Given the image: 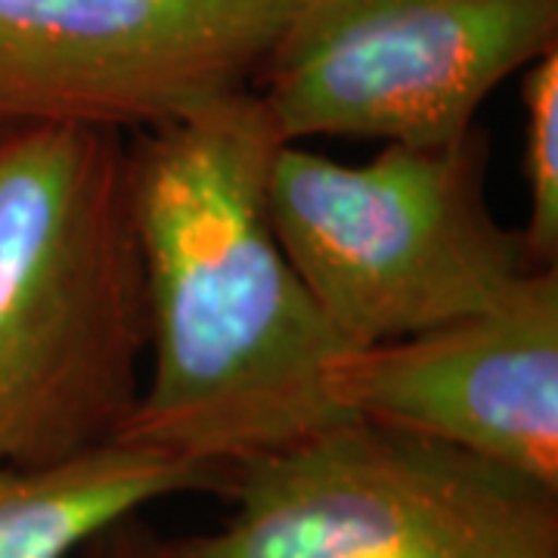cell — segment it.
<instances>
[{
	"instance_id": "6da1fadb",
	"label": "cell",
	"mask_w": 558,
	"mask_h": 558,
	"mask_svg": "<svg viewBox=\"0 0 558 558\" xmlns=\"http://www.w3.org/2000/svg\"><path fill=\"white\" fill-rule=\"evenodd\" d=\"M282 137L255 87L128 137L153 369L116 444L208 469L341 418V351L277 240L267 178Z\"/></svg>"
},
{
	"instance_id": "7a4b0ae2",
	"label": "cell",
	"mask_w": 558,
	"mask_h": 558,
	"mask_svg": "<svg viewBox=\"0 0 558 558\" xmlns=\"http://www.w3.org/2000/svg\"><path fill=\"white\" fill-rule=\"evenodd\" d=\"M146 354L128 137L0 131V465L116 444Z\"/></svg>"
},
{
	"instance_id": "3957f363",
	"label": "cell",
	"mask_w": 558,
	"mask_h": 558,
	"mask_svg": "<svg viewBox=\"0 0 558 558\" xmlns=\"http://www.w3.org/2000/svg\"><path fill=\"white\" fill-rule=\"evenodd\" d=\"M487 137L385 143L341 165L282 143L267 178L277 240L341 348L407 339L499 301L531 264L484 196Z\"/></svg>"
},
{
	"instance_id": "277c9868",
	"label": "cell",
	"mask_w": 558,
	"mask_h": 558,
	"mask_svg": "<svg viewBox=\"0 0 558 558\" xmlns=\"http://www.w3.org/2000/svg\"><path fill=\"white\" fill-rule=\"evenodd\" d=\"M174 558H558V487L363 418L236 462Z\"/></svg>"
},
{
	"instance_id": "5b68a950",
	"label": "cell",
	"mask_w": 558,
	"mask_h": 558,
	"mask_svg": "<svg viewBox=\"0 0 558 558\" xmlns=\"http://www.w3.org/2000/svg\"><path fill=\"white\" fill-rule=\"evenodd\" d=\"M558 47V0H299L255 78L282 143L438 146Z\"/></svg>"
},
{
	"instance_id": "8992f818",
	"label": "cell",
	"mask_w": 558,
	"mask_h": 558,
	"mask_svg": "<svg viewBox=\"0 0 558 558\" xmlns=\"http://www.w3.org/2000/svg\"><path fill=\"white\" fill-rule=\"evenodd\" d=\"M299 0H0V131L140 134L252 87Z\"/></svg>"
},
{
	"instance_id": "52a82bcc",
	"label": "cell",
	"mask_w": 558,
	"mask_h": 558,
	"mask_svg": "<svg viewBox=\"0 0 558 558\" xmlns=\"http://www.w3.org/2000/svg\"><path fill=\"white\" fill-rule=\"evenodd\" d=\"M323 391L344 416L440 440L558 487V267L478 314L341 348Z\"/></svg>"
},
{
	"instance_id": "ba28073f",
	"label": "cell",
	"mask_w": 558,
	"mask_h": 558,
	"mask_svg": "<svg viewBox=\"0 0 558 558\" xmlns=\"http://www.w3.org/2000/svg\"><path fill=\"white\" fill-rule=\"evenodd\" d=\"M215 487V472L128 444L44 469L0 465V558H72L109 521Z\"/></svg>"
},
{
	"instance_id": "9c48e42d",
	"label": "cell",
	"mask_w": 558,
	"mask_h": 558,
	"mask_svg": "<svg viewBox=\"0 0 558 558\" xmlns=\"http://www.w3.org/2000/svg\"><path fill=\"white\" fill-rule=\"evenodd\" d=\"M524 178L531 218L521 236L531 264L558 267V47L524 69Z\"/></svg>"
},
{
	"instance_id": "30bf717a",
	"label": "cell",
	"mask_w": 558,
	"mask_h": 558,
	"mask_svg": "<svg viewBox=\"0 0 558 558\" xmlns=\"http://www.w3.org/2000/svg\"><path fill=\"white\" fill-rule=\"evenodd\" d=\"M72 558H174L168 537L146 521L143 509L102 524Z\"/></svg>"
}]
</instances>
